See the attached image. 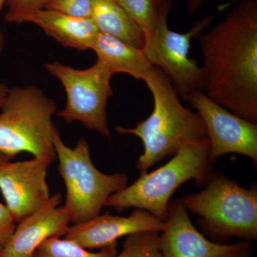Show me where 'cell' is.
I'll return each mask as SVG.
<instances>
[{
    "instance_id": "obj_1",
    "label": "cell",
    "mask_w": 257,
    "mask_h": 257,
    "mask_svg": "<svg viewBox=\"0 0 257 257\" xmlns=\"http://www.w3.org/2000/svg\"><path fill=\"white\" fill-rule=\"evenodd\" d=\"M199 42L205 94L257 123V0H242Z\"/></svg>"
},
{
    "instance_id": "obj_2",
    "label": "cell",
    "mask_w": 257,
    "mask_h": 257,
    "mask_svg": "<svg viewBox=\"0 0 257 257\" xmlns=\"http://www.w3.org/2000/svg\"><path fill=\"white\" fill-rule=\"evenodd\" d=\"M154 99L151 114L133 128L116 126L121 135H131L143 142L144 152L137 163L141 174L184 147L207 141V130L197 112L185 107L170 79L161 69L145 82Z\"/></svg>"
},
{
    "instance_id": "obj_3",
    "label": "cell",
    "mask_w": 257,
    "mask_h": 257,
    "mask_svg": "<svg viewBox=\"0 0 257 257\" xmlns=\"http://www.w3.org/2000/svg\"><path fill=\"white\" fill-rule=\"evenodd\" d=\"M204 189L181 199L188 211L199 216L204 234L220 243L231 238L257 239V186L245 188L220 173H211Z\"/></svg>"
},
{
    "instance_id": "obj_4",
    "label": "cell",
    "mask_w": 257,
    "mask_h": 257,
    "mask_svg": "<svg viewBox=\"0 0 257 257\" xmlns=\"http://www.w3.org/2000/svg\"><path fill=\"white\" fill-rule=\"evenodd\" d=\"M209 140L184 147L172 160L152 172L141 174L135 182L109 197L104 207L118 212L135 208L144 209L165 221L171 197L189 180L204 186L212 167Z\"/></svg>"
},
{
    "instance_id": "obj_5",
    "label": "cell",
    "mask_w": 257,
    "mask_h": 257,
    "mask_svg": "<svg viewBox=\"0 0 257 257\" xmlns=\"http://www.w3.org/2000/svg\"><path fill=\"white\" fill-rule=\"evenodd\" d=\"M57 105L35 86L10 88L0 109V152L14 158L23 152L34 158L57 159L52 116Z\"/></svg>"
},
{
    "instance_id": "obj_6",
    "label": "cell",
    "mask_w": 257,
    "mask_h": 257,
    "mask_svg": "<svg viewBox=\"0 0 257 257\" xmlns=\"http://www.w3.org/2000/svg\"><path fill=\"white\" fill-rule=\"evenodd\" d=\"M53 142L59 162L57 170L67 190L64 207L70 222L79 224L99 215L109 197L128 185V176L119 172L106 175L98 170L85 139H80L71 148L55 127Z\"/></svg>"
},
{
    "instance_id": "obj_7",
    "label": "cell",
    "mask_w": 257,
    "mask_h": 257,
    "mask_svg": "<svg viewBox=\"0 0 257 257\" xmlns=\"http://www.w3.org/2000/svg\"><path fill=\"white\" fill-rule=\"evenodd\" d=\"M45 67L60 81L67 94V104L57 116L67 123L79 121L110 140L106 106L113 95L111 80L114 74L109 67L98 60L84 69L57 62L45 64Z\"/></svg>"
},
{
    "instance_id": "obj_8",
    "label": "cell",
    "mask_w": 257,
    "mask_h": 257,
    "mask_svg": "<svg viewBox=\"0 0 257 257\" xmlns=\"http://www.w3.org/2000/svg\"><path fill=\"white\" fill-rule=\"evenodd\" d=\"M169 14L161 18L151 35L146 36L143 52L150 63L157 66L170 79L179 97L187 101L192 93L204 91V75L197 61L189 57L192 39L200 36L215 15L198 20L185 33L172 31L167 25Z\"/></svg>"
},
{
    "instance_id": "obj_9",
    "label": "cell",
    "mask_w": 257,
    "mask_h": 257,
    "mask_svg": "<svg viewBox=\"0 0 257 257\" xmlns=\"http://www.w3.org/2000/svg\"><path fill=\"white\" fill-rule=\"evenodd\" d=\"M189 102L202 117L209 144V158L216 162L228 154H239L257 163V123L233 114L202 90L189 96Z\"/></svg>"
},
{
    "instance_id": "obj_10",
    "label": "cell",
    "mask_w": 257,
    "mask_h": 257,
    "mask_svg": "<svg viewBox=\"0 0 257 257\" xmlns=\"http://www.w3.org/2000/svg\"><path fill=\"white\" fill-rule=\"evenodd\" d=\"M160 236L163 257H250L251 242L226 244L209 239L199 232L180 199L171 200Z\"/></svg>"
},
{
    "instance_id": "obj_11",
    "label": "cell",
    "mask_w": 257,
    "mask_h": 257,
    "mask_svg": "<svg viewBox=\"0 0 257 257\" xmlns=\"http://www.w3.org/2000/svg\"><path fill=\"white\" fill-rule=\"evenodd\" d=\"M50 162L34 158L0 166V191L15 222L45 205L51 197L47 182Z\"/></svg>"
},
{
    "instance_id": "obj_12",
    "label": "cell",
    "mask_w": 257,
    "mask_h": 257,
    "mask_svg": "<svg viewBox=\"0 0 257 257\" xmlns=\"http://www.w3.org/2000/svg\"><path fill=\"white\" fill-rule=\"evenodd\" d=\"M165 221L146 210L135 209L130 215L119 216L105 213L89 220L72 224L64 235L86 249L108 247L123 236L143 231L162 232Z\"/></svg>"
},
{
    "instance_id": "obj_13",
    "label": "cell",
    "mask_w": 257,
    "mask_h": 257,
    "mask_svg": "<svg viewBox=\"0 0 257 257\" xmlns=\"http://www.w3.org/2000/svg\"><path fill=\"white\" fill-rule=\"evenodd\" d=\"M62 196L56 193L48 202L20 221L2 249L1 257H31L44 241L52 236H64L70 219L64 206Z\"/></svg>"
},
{
    "instance_id": "obj_14",
    "label": "cell",
    "mask_w": 257,
    "mask_h": 257,
    "mask_svg": "<svg viewBox=\"0 0 257 257\" xmlns=\"http://www.w3.org/2000/svg\"><path fill=\"white\" fill-rule=\"evenodd\" d=\"M37 25L62 46L84 52L92 50L99 31L91 18H79L42 9L29 17L27 23Z\"/></svg>"
},
{
    "instance_id": "obj_15",
    "label": "cell",
    "mask_w": 257,
    "mask_h": 257,
    "mask_svg": "<svg viewBox=\"0 0 257 257\" xmlns=\"http://www.w3.org/2000/svg\"><path fill=\"white\" fill-rule=\"evenodd\" d=\"M92 50L97 60L105 64L114 74H130L145 82L156 74L157 67L149 62L143 50L109 35L99 32Z\"/></svg>"
},
{
    "instance_id": "obj_16",
    "label": "cell",
    "mask_w": 257,
    "mask_h": 257,
    "mask_svg": "<svg viewBox=\"0 0 257 257\" xmlns=\"http://www.w3.org/2000/svg\"><path fill=\"white\" fill-rule=\"evenodd\" d=\"M91 19L101 33L143 50L145 34L114 0H92Z\"/></svg>"
},
{
    "instance_id": "obj_17",
    "label": "cell",
    "mask_w": 257,
    "mask_h": 257,
    "mask_svg": "<svg viewBox=\"0 0 257 257\" xmlns=\"http://www.w3.org/2000/svg\"><path fill=\"white\" fill-rule=\"evenodd\" d=\"M126 12L139 28L145 34L151 35L161 18L169 14L172 8L171 0H114Z\"/></svg>"
},
{
    "instance_id": "obj_18",
    "label": "cell",
    "mask_w": 257,
    "mask_h": 257,
    "mask_svg": "<svg viewBox=\"0 0 257 257\" xmlns=\"http://www.w3.org/2000/svg\"><path fill=\"white\" fill-rule=\"evenodd\" d=\"M117 253V243L94 252L82 247L72 240L52 236L44 241L31 257H114Z\"/></svg>"
},
{
    "instance_id": "obj_19",
    "label": "cell",
    "mask_w": 257,
    "mask_h": 257,
    "mask_svg": "<svg viewBox=\"0 0 257 257\" xmlns=\"http://www.w3.org/2000/svg\"><path fill=\"white\" fill-rule=\"evenodd\" d=\"M114 257H163L160 232L143 231L128 235L121 252Z\"/></svg>"
},
{
    "instance_id": "obj_20",
    "label": "cell",
    "mask_w": 257,
    "mask_h": 257,
    "mask_svg": "<svg viewBox=\"0 0 257 257\" xmlns=\"http://www.w3.org/2000/svg\"><path fill=\"white\" fill-rule=\"evenodd\" d=\"M46 0H7L8 10L5 15L7 23H27L30 15L43 9Z\"/></svg>"
},
{
    "instance_id": "obj_21",
    "label": "cell",
    "mask_w": 257,
    "mask_h": 257,
    "mask_svg": "<svg viewBox=\"0 0 257 257\" xmlns=\"http://www.w3.org/2000/svg\"><path fill=\"white\" fill-rule=\"evenodd\" d=\"M43 9L79 18H91L92 0H46Z\"/></svg>"
},
{
    "instance_id": "obj_22",
    "label": "cell",
    "mask_w": 257,
    "mask_h": 257,
    "mask_svg": "<svg viewBox=\"0 0 257 257\" xmlns=\"http://www.w3.org/2000/svg\"><path fill=\"white\" fill-rule=\"evenodd\" d=\"M16 226L9 209L6 205L0 202V246L3 247L8 242Z\"/></svg>"
},
{
    "instance_id": "obj_23",
    "label": "cell",
    "mask_w": 257,
    "mask_h": 257,
    "mask_svg": "<svg viewBox=\"0 0 257 257\" xmlns=\"http://www.w3.org/2000/svg\"><path fill=\"white\" fill-rule=\"evenodd\" d=\"M206 0H187V8L189 13H193L199 9V7L204 3ZM228 3H239V0H225Z\"/></svg>"
},
{
    "instance_id": "obj_24",
    "label": "cell",
    "mask_w": 257,
    "mask_h": 257,
    "mask_svg": "<svg viewBox=\"0 0 257 257\" xmlns=\"http://www.w3.org/2000/svg\"><path fill=\"white\" fill-rule=\"evenodd\" d=\"M9 89L10 88L5 83L0 82V109L4 103Z\"/></svg>"
},
{
    "instance_id": "obj_25",
    "label": "cell",
    "mask_w": 257,
    "mask_h": 257,
    "mask_svg": "<svg viewBox=\"0 0 257 257\" xmlns=\"http://www.w3.org/2000/svg\"><path fill=\"white\" fill-rule=\"evenodd\" d=\"M7 0H0V10L3 8V6L6 4ZM5 45V36L3 35V32L0 30V55H1L2 52L3 50V47Z\"/></svg>"
},
{
    "instance_id": "obj_26",
    "label": "cell",
    "mask_w": 257,
    "mask_h": 257,
    "mask_svg": "<svg viewBox=\"0 0 257 257\" xmlns=\"http://www.w3.org/2000/svg\"><path fill=\"white\" fill-rule=\"evenodd\" d=\"M11 160H13V159L10 158V157L0 152V166L3 165V164L6 163V162H9V161Z\"/></svg>"
},
{
    "instance_id": "obj_27",
    "label": "cell",
    "mask_w": 257,
    "mask_h": 257,
    "mask_svg": "<svg viewBox=\"0 0 257 257\" xmlns=\"http://www.w3.org/2000/svg\"><path fill=\"white\" fill-rule=\"evenodd\" d=\"M2 249H3V246H0V257H1Z\"/></svg>"
}]
</instances>
